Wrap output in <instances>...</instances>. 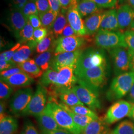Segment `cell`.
I'll return each mask as SVG.
<instances>
[{"label": "cell", "instance_id": "obj_52", "mask_svg": "<svg viewBox=\"0 0 134 134\" xmlns=\"http://www.w3.org/2000/svg\"><path fill=\"white\" fill-rule=\"evenodd\" d=\"M128 49L129 55L130 70L131 71L134 72V50Z\"/></svg>", "mask_w": 134, "mask_h": 134}, {"label": "cell", "instance_id": "obj_1", "mask_svg": "<svg viewBox=\"0 0 134 134\" xmlns=\"http://www.w3.org/2000/svg\"><path fill=\"white\" fill-rule=\"evenodd\" d=\"M46 107L61 128L72 134H82V131L75 123L71 115L59 105L55 98L49 99Z\"/></svg>", "mask_w": 134, "mask_h": 134}, {"label": "cell", "instance_id": "obj_7", "mask_svg": "<svg viewBox=\"0 0 134 134\" xmlns=\"http://www.w3.org/2000/svg\"><path fill=\"white\" fill-rule=\"evenodd\" d=\"M47 96L48 91L45 87L38 85L29 105L21 115H32L36 117L45 109L47 105Z\"/></svg>", "mask_w": 134, "mask_h": 134}, {"label": "cell", "instance_id": "obj_29", "mask_svg": "<svg viewBox=\"0 0 134 134\" xmlns=\"http://www.w3.org/2000/svg\"><path fill=\"white\" fill-rule=\"evenodd\" d=\"M68 24L67 18L63 12H60L55 19L52 27V30L56 37L61 35L66 26Z\"/></svg>", "mask_w": 134, "mask_h": 134}, {"label": "cell", "instance_id": "obj_13", "mask_svg": "<svg viewBox=\"0 0 134 134\" xmlns=\"http://www.w3.org/2000/svg\"><path fill=\"white\" fill-rule=\"evenodd\" d=\"M78 2L79 1H76L68 10L67 19L68 23L71 25L77 36H85L87 35V34L84 21L82 19V18L77 9Z\"/></svg>", "mask_w": 134, "mask_h": 134}, {"label": "cell", "instance_id": "obj_56", "mask_svg": "<svg viewBox=\"0 0 134 134\" xmlns=\"http://www.w3.org/2000/svg\"><path fill=\"white\" fill-rule=\"evenodd\" d=\"M128 2L129 3L128 5L134 9V0H128Z\"/></svg>", "mask_w": 134, "mask_h": 134}, {"label": "cell", "instance_id": "obj_59", "mask_svg": "<svg viewBox=\"0 0 134 134\" xmlns=\"http://www.w3.org/2000/svg\"><path fill=\"white\" fill-rule=\"evenodd\" d=\"M30 1H31V2H35L36 0H29Z\"/></svg>", "mask_w": 134, "mask_h": 134}, {"label": "cell", "instance_id": "obj_46", "mask_svg": "<svg viewBox=\"0 0 134 134\" xmlns=\"http://www.w3.org/2000/svg\"><path fill=\"white\" fill-rule=\"evenodd\" d=\"M16 67V65L12 60L10 61H5L0 60V70L3 71L13 68Z\"/></svg>", "mask_w": 134, "mask_h": 134}, {"label": "cell", "instance_id": "obj_30", "mask_svg": "<svg viewBox=\"0 0 134 134\" xmlns=\"http://www.w3.org/2000/svg\"><path fill=\"white\" fill-rule=\"evenodd\" d=\"M58 72L52 69H49L44 72L40 79V85L42 86H55L57 82Z\"/></svg>", "mask_w": 134, "mask_h": 134}, {"label": "cell", "instance_id": "obj_37", "mask_svg": "<svg viewBox=\"0 0 134 134\" xmlns=\"http://www.w3.org/2000/svg\"><path fill=\"white\" fill-rule=\"evenodd\" d=\"M13 91L12 87L4 81L0 82V97L1 100L8 99Z\"/></svg>", "mask_w": 134, "mask_h": 134}, {"label": "cell", "instance_id": "obj_36", "mask_svg": "<svg viewBox=\"0 0 134 134\" xmlns=\"http://www.w3.org/2000/svg\"><path fill=\"white\" fill-rule=\"evenodd\" d=\"M21 11L27 18H29L32 15H39L35 3L31 1L27 2L21 10Z\"/></svg>", "mask_w": 134, "mask_h": 134}, {"label": "cell", "instance_id": "obj_54", "mask_svg": "<svg viewBox=\"0 0 134 134\" xmlns=\"http://www.w3.org/2000/svg\"><path fill=\"white\" fill-rule=\"evenodd\" d=\"M5 103L3 101H1V104H0V117L1 119H3L4 117H5Z\"/></svg>", "mask_w": 134, "mask_h": 134}, {"label": "cell", "instance_id": "obj_49", "mask_svg": "<svg viewBox=\"0 0 134 134\" xmlns=\"http://www.w3.org/2000/svg\"><path fill=\"white\" fill-rule=\"evenodd\" d=\"M49 5L51 10L59 14L60 12L61 5L59 0H48Z\"/></svg>", "mask_w": 134, "mask_h": 134}, {"label": "cell", "instance_id": "obj_45", "mask_svg": "<svg viewBox=\"0 0 134 134\" xmlns=\"http://www.w3.org/2000/svg\"><path fill=\"white\" fill-rule=\"evenodd\" d=\"M28 19L34 29H38L41 27H43L40 18L37 15H30L28 18Z\"/></svg>", "mask_w": 134, "mask_h": 134}, {"label": "cell", "instance_id": "obj_6", "mask_svg": "<svg viewBox=\"0 0 134 134\" xmlns=\"http://www.w3.org/2000/svg\"><path fill=\"white\" fill-rule=\"evenodd\" d=\"M77 84L72 88L79 100L93 111L100 109L101 104L99 98L98 91L86 86L79 80Z\"/></svg>", "mask_w": 134, "mask_h": 134}, {"label": "cell", "instance_id": "obj_44", "mask_svg": "<svg viewBox=\"0 0 134 134\" xmlns=\"http://www.w3.org/2000/svg\"><path fill=\"white\" fill-rule=\"evenodd\" d=\"M23 134H38L37 131L32 123L29 121L26 122L24 126Z\"/></svg>", "mask_w": 134, "mask_h": 134}, {"label": "cell", "instance_id": "obj_24", "mask_svg": "<svg viewBox=\"0 0 134 134\" xmlns=\"http://www.w3.org/2000/svg\"><path fill=\"white\" fill-rule=\"evenodd\" d=\"M59 105L62 107L63 109L66 110L67 112L70 114L72 118V120L77 126L81 129L82 132L87 126L89 124L92 120L96 119V118L91 117L88 116L80 115L74 113L72 111L70 110L67 105L63 103L62 102H59Z\"/></svg>", "mask_w": 134, "mask_h": 134}, {"label": "cell", "instance_id": "obj_15", "mask_svg": "<svg viewBox=\"0 0 134 134\" xmlns=\"http://www.w3.org/2000/svg\"><path fill=\"white\" fill-rule=\"evenodd\" d=\"M117 12L119 30L129 28L134 21V9L128 4H124L120 6Z\"/></svg>", "mask_w": 134, "mask_h": 134}, {"label": "cell", "instance_id": "obj_22", "mask_svg": "<svg viewBox=\"0 0 134 134\" xmlns=\"http://www.w3.org/2000/svg\"><path fill=\"white\" fill-rule=\"evenodd\" d=\"M103 12H100L87 16L84 20V24L88 35L97 34L99 30Z\"/></svg>", "mask_w": 134, "mask_h": 134}, {"label": "cell", "instance_id": "obj_51", "mask_svg": "<svg viewBox=\"0 0 134 134\" xmlns=\"http://www.w3.org/2000/svg\"><path fill=\"white\" fill-rule=\"evenodd\" d=\"M14 5L15 6V8L19 10H22L25 5L27 3L28 0H13Z\"/></svg>", "mask_w": 134, "mask_h": 134}, {"label": "cell", "instance_id": "obj_5", "mask_svg": "<svg viewBox=\"0 0 134 134\" xmlns=\"http://www.w3.org/2000/svg\"><path fill=\"white\" fill-rule=\"evenodd\" d=\"M94 40L97 47L108 50L118 47L127 48L123 34L119 31L99 30L96 34Z\"/></svg>", "mask_w": 134, "mask_h": 134}, {"label": "cell", "instance_id": "obj_3", "mask_svg": "<svg viewBox=\"0 0 134 134\" xmlns=\"http://www.w3.org/2000/svg\"><path fill=\"white\" fill-rule=\"evenodd\" d=\"M134 84V72L130 71L117 76L111 82L107 92L109 99L119 100L127 96Z\"/></svg>", "mask_w": 134, "mask_h": 134}, {"label": "cell", "instance_id": "obj_33", "mask_svg": "<svg viewBox=\"0 0 134 134\" xmlns=\"http://www.w3.org/2000/svg\"><path fill=\"white\" fill-rule=\"evenodd\" d=\"M54 38V34L52 30H49L47 36L42 39L40 42H39L36 47L37 53H44L48 50L52 44Z\"/></svg>", "mask_w": 134, "mask_h": 134}, {"label": "cell", "instance_id": "obj_35", "mask_svg": "<svg viewBox=\"0 0 134 134\" xmlns=\"http://www.w3.org/2000/svg\"><path fill=\"white\" fill-rule=\"evenodd\" d=\"M68 107L70 110L76 114L90 116L96 119L99 118L95 113V112H94V111L84 105H76L74 106H68Z\"/></svg>", "mask_w": 134, "mask_h": 134}, {"label": "cell", "instance_id": "obj_4", "mask_svg": "<svg viewBox=\"0 0 134 134\" xmlns=\"http://www.w3.org/2000/svg\"><path fill=\"white\" fill-rule=\"evenodd\" d=\"M79 80L98 91L104 85L107 77V65L96 67L80 72L76 75Z\"/></svg>", "mask_w": 134, "mask_h": 134}, {"label": "cell", "instance_id": "obj_26", "mask_svg": "<svg viewBox=\"0 0 134 134\" xmlns=\"http://www.w3.org/2000/svg\"><path fill=\"white\" fill-rule=\"evenodd\" d=\"M18 129V121L13 117L5 116L0 120V134H14Z\"/></svg>", "mask_w": 134, "mask_h": 134}, {"label": "cell", "instance_id": "obj_9", "mask_svg": "<svg viewBox=\"0 0 134 134\" xmlns=\"http://www.w3.org/2000/svg\"><path fill=\"white\" fill-rule=\"evenodd\" d=\"M133 106L129 101L120 100L110 106L106 113L104 119L108 125L115 122L128 116Z\"/></svg>", "mask_w": 134, "mask_h": 134}, {"label": "cell", "instance_id": "obj_38", "mask_svg": "<svg viewBox=\"0 0 134 134\" xmlns=\"http://www.w3.org/2000/svg\"><path fill=\"white\" fill-rule=\"evenodd\" d=\"M20 43H17L10 50L1 53L0 55V60L5 61H11L16 51L20 47Z\"/></svg>", "mask_w": 134, "mask_h": 134}, {"label": "cell", "instance_id": "obj_58", "mask_svg": "<svg viewBox=\"0 0 134 134\" xmlns=\"http://www.w3.org/2000/svg\"><path fill=\"white\" fill-rule=\"evenodd\" d=\"M118 1L120 4H123V3H124L125 2H127L128 0H118Z\"/></svg>", "mask_w": 134, "mask_h": 134}, {"label": "cell", "instance_id": "obj_57", "mask_svg": "<svg viewBox=\"0 0 134 134\" xmlns=\"http://www.w3.org/2000/svg\"><path fill=\"white\" fill-rule=\"evenodd\" d=\"M129 29L130 30H132V31H134V21L133 22V23L131 25V26H130V27Z\"/></svg>", "mask_w": 134, "mask_h": 134}, {"label": "cell", "instance_id": "obj_11", "mask_svg": "<svg viewBox=\"0 0 134 134\" xmlns=\"http://www.w3.org/2000/svg\"><path fill=\"white\" fill-rule=\"evenodd\" d=\"M33 91L31 88H24L16 91L10 102V109L16 115L21 114L31 100Z\"/></svg>", "mask_w": 134, "mask_h": 134}, {"label": "cell", "instance_id": "obj_16", "mask_svg": "<svg viewBox=\"0 0 134 134\" xmlns=\"http://www.w3.org/2000/svg\"><path fill=\"white\" fill-rule=\"evenodd\" d=\"M55 96H57L62 101V102L68 106L76 105H84V104L79 100L75 92L72 88L56 87L54 91Z\"/></svg>", "mask_w": 134, "mask_h": 134}, {"label": "cell", "instance_id": "obj_31", "mask_svg": "<svg viewBox=\"0 0 134 134\" xmlns=\"http://www.w3.org/2000/svg\"><path fill=\"white\" fill-rule=\"evenodd\" d=\"M58 14L51 9L46 12L39 14V17L41 20L42 26L48 29V30L51 29Z\"/></svg>", "mask_w": 134, "mask_h": 134}, {"label": "cell", "instance_id": "obj_55", "mask_svg": "<svg viewBox=\"0 0 134 134\" xmlns=\"http://www.w3.org/2000/svg\"><path fill=\"white\" fill-rule=\"evenodd\" d=\"M129 118H130L132 120H133L134 121V104H133V107L131 110V112L129 113V115L128 116Z\"/></svg>", "mask_w": 134, "mask_h": 134}, {"label": "cell", "instance_id": "obj_28", "mask_svg": "<svg viewBox=\"0 0 134 134\" xmlns=\"http://www.w3.org/2000/svg\"><path fill=\"white\" fill-rule=\"evenodd\" d=\"M53 49H50L48 51L41 53L35 59V61L42 71H46L49 69L52 61Z\"/></svg>", "mask_w": 134, "mask_h": 134}, {"label": "cell", "instance_id": "obj_62", "mask_svg": "<svg viewBox=\"0 0 134 134\" xmlns=\"http://www.w3.org/2000/svg\"><path fill=\"white\" fill-rule=\"evenodd\" d=\"M21 134H23V133H21Z\"/></svg>", "mask_w": 134, "mask_h": 134}, {"label": "cell", "instance_id": "obj_34", "mask_svg": "<svg viewBox=\"0 0 134 134\" xmlns=\"http://www.w3.org/2000/svg\"><path fill=\"white\" fill-rule=\"evenodd\" d=\"M34 29L28 20L24 29L20 31L19 36L23 42H29V43L34 42L37 45L34 40Z\"/></svg>", "mask_w": 134, "mask_h": 134}, {"label": "cell", "instance_id": "obj_53", "mask_svg": "<svg viewBox=\"0 0 134 134\" xmlns=\"http://www.w3.org/2000/svg\"><path fill=\"white\" fill-rule=\"evenodd\" d=\"M127 99L130 102L134 104V84L127 94Z\"/></svg>", "mask_w": 134, "mask_h": 134}, {"label": "cell", "instance_id": "obj_40", "mask_svg": "<svg viewBox=\"0 0 134 134\" xmlns=\"http://www.w3.org/2000/svg\"><path fill=\"white\" fill-rule=\"evenodd\" d=\"M49 30L44 27H41L38 29H34V38L35 42L38 44L42 39L44 38L47 35Z\"/></svg>", "mask_w": 134, "mask_h": 134}, {"label": "cell", "instance_id": "obj_25", "mask_svg": "<svg viewBox=\"0 0 134 134\" xmlns=\"http://www.w3.org/2000/svg\"><path fill=\"white\" fill-rule=\"evenodd\" d=\"M24 72L32 78H38L43 75V71L38 66L34 59H29L24 62L18 65Z\"/></svg>", "mask_w": 134, "mask_h": 134}, {"label": "cell", "instance_id": "obj_20", "mask_svg": "<svg viewBox=\"0 0 134 134\" xmlns=\"http://www.w3.org/2000/svg\"><path fill=\"white\" fill-rule=\"evenodd\" d=\"M10 26L16 34L19 35L20 31L24 29L26 24L28 18H27L21 10L14 8L10 13Z\"/></svg>", "mask_w": 134, "mask_h": 134}, {"label": "cell", "instance_id": "obj_61", "mask_svg": "<svg viewBox=\"0 0 134 134\" xmlns=\"http://www.w3.org/2000/svg\"><path fill=\"white\" fill-rule=\"evenodd\" d=\"M113 134L112 133H110V134Z\"/></svg>", "mask_w": 134, "mask_h": 134}, {"label": "cell", "instance_id": "obj_50", "mask_svg": "<svg viewBox=\"0 0 134 134\" xmlns=\"http://www.w3.org/2000/svg\"><path fill=\"white\" fill-rule=\"evenodd\" d=\"M43 134H72L66 130L61 129L52 131H42Z\"/></svg>", "mask_w": 134, "mask_h": 134}, {"label": "cell", "instance_id": "obj_12", "mask_svg": "<svg viewBox=\"0 0 134 134\" xmlns=\"http://www.w3.org/2000/svg\"><path fill=\"white\" fill-rule=\"evenodd\" d=\"M83 50L81 49L70 52L61 53L55 56L51 62V68L58 72L61 68L65 67L76 68L77 63Z\"/></svg>", "mask_w": 134, "mask_h": 134}, {"label": "cell", "instance_id": "obj_23", "mask_svg": "<svg viewBox=\"0 0 134 134\" xmlns=\"http://www.w3.org/2000/svg\"><path fill=\"white\" fill-rule=\"evenodd\" d=\"M77 9L81 18L87 17L102 11V9L91 0H81L79 1Z\"/></svg>", "mask_w": 134, "mask_h": 134}, {"label": "cell", "instance_id": "obj_47", "mask_svg": "<svg viewBox=\"0 0 134 134\" xmlns=\"http://www.w3.org/2000/svg\"><path fill=\"white\" fill-rule=\"evenodd\" d=\"M72 36H77L74 29L72 28L71 25L69 23L67 24L66 27L63 31L61 36L62 37H69Z\"/></svg>", "mask_w": 134, "mask_h": 134}, {"label": "cell", "instance_id": "obj_21", "mask_svg": "<svg viewBox=\"0 0 134 134\" xmlns=\"http://www.w3.org/2000/svg\"><path fill=\"white\" fill-rule=\"evenodd\" d=\"M109 128L105 121L102 118L94 119L87 126L82 134H108Z\"/></svg>", "mask_w": 134, "mask_h": 134}, {"label": "cell", "instance_id": "obj_43", "mask_svg": "<svg viewBox=\"0 0 134 134\" xmlns=\"http://www.w3.org/2000/svg\"><path fill=\"white\" fill-rule=\"evenodd\" d=\"M21 72H24L21 69H20L19 67H14L3 71H1L0 73L1 77L5 78V77H10L16 74Z\"/></svg>", "mask_w": 134, "mask_h": 134}, {"label": "cell", "instance_id": "obj_32", "mask_svg": "<svg viewBox=\"0 0 134 134\" xmlns=\"http://www.w3.org/2000/svg\"><path fill=\"white\" fill-rule=\"evenodd\" d=\"M113 134H134V122L130 120L122 121L112 132Z\"/></svg>", "mask_w": 134, "mask_h": 134}, {"label": "cell", "instance_id": "obj_8", "mask_svg": "<svg viewBox=\"0 0 134 134\" xmlns=\"http://www.w3.org/2000/svg\"><path fill=\"white\" fill-rule=\"evenodd\" d=\"M118 47L108 50L116 76L131 71L128 49Z\"/></svg>", "mask_w": 134, "mask_h": 134}, {"label": "cell", "instance_id": "obj_42", "mask_svg": "<svg viewBox=\"0 0 134 134\" xmlns=\"http://www.w3.org/2000/svg\"><path fill=\"white\" fill-rule=\"evenodd\" d=\"M101 9L112 8L114 7L118 0H91Z\"/></svg>", "mask_w": 134, "mask_h": 134}, {"label": "cell", "instance_id": "obj_39", "mask_svg": "<svg viewBox=\"0 0 134 134\" xmlns=\"http://www.w3.org/2000/svg\"><path fill=\"white\" fill-rule=\"evenodd\" d=\"M125 43L127 48L134 50V31L127 30L123 33Z\"/></svg>", "mask_w": 134, "mask_h": 134}, {"label": "cell", "instance_id": "obj_14", "mask_svg": "<svg viewBox=\"0 0 134 134\" xmlns=\"http://www.w3.org/2000/svg\"><path fill=\"white\" fill-rule=\"evenodd\" d=\"M75 68L65 67L58 71L57 82L55 87L72 88L76 85L78 79L75 74Z\"/></svg>", "mask_w": 134, "mask_h": 134}, {"label": "cell", "instance_id": "obj_2", "mask_svg": "<svg viewBox=\"0 0 134 134\" xmlns=\"http://www.w3.org/2000/svg\"><path fill=\"white\" fill-rule=\"evenodd\" d=\"M107 65L105 54L102 49L89 48L81 53L77 63L75 74L96 67Z\"/></svg>", "mask_w": 134, "mask_h": 134}, {"label": "cell", "instance_id": "obj_19", "mask_svg": "<svg viewBox=\"0 0 134 134\" xmlns=\"http://www.w3.org/2000/svg\"><path fill=\"white\" fill-rule=\"evenodd\" d=\"M36 118L42 131H52L62 129L58 124L46 107Z\"/></svg>", "mask_w": 134, "mask_h": 134}, {"label": "cell", "instance_id": "obj_10", "mask_svg": "<svg viewBox=\"0 0 134 134\" xmlns=\"http://www.w3.org/2000/svg\"><path fill=\"white\" fill-rule=\"evenodd\" d=\"M84 36H72L60 37L55 43L54 55L65 52H70L80 49L86 44Z\"/></svg>", "mask_w": 134, "mask_h": 134}, {"label": "cell", "instance_id": "obj_60", "mask_svg": "<svg viewBox=\"0 0 134 134\" xmlns=\"http://www.w3.org/2000/svg\"><path fill=\"white\" fill-rule=\"evenodd\" d=\"M77 1H79H79H81V0H77Z\"/></svg>", "mask_w": 134, "mask_h": 134}, {"label": "cell", "instance_id": "obj_41", "mask_svg": "<svg viewBox=\"0 0 134 134\" xmlns=\"http://www.w3.org/2000/svg\"><path fill=\"white\" fill-rule=\"evenodd\" d=\"M39 14L51 10L48 0H36L35 2Z\"/></svg>", "mask_w": 134, "mask_h": 134}, {"label": "cell", "instance_id": "obj_48", "mask_svg": "<svg viewBox=\"0 0 134 134\" xmlns=\"http://www.w3.org/2000/svg\"><path fill=\"white\" fill-rule=\"evenodd\" d=\"M62 11H68L77 0H59Z\"/></svg>", "mask_w": 134, "mask_h": 134}, {"label": "cell", "instance_id": "obj_27", "mask_svg": "<svg viewBox=\"0 0 134 134\" xmlns=\"http://www.w3.org/2000/svg\"><path fill=\"white\" fill-rule=\"evenodd\" d=\"M31 53L32 48L27 45H23L16 51L12 60L18 65L23 63L29 59Z\"/></svg>", "mask_w": 134, "mask_h": 134}, {"label": "cell", "instance_id": "obj_18", "mask_svg": "<svg viewBox=\"0 0 134 134\" xmlns=\"http://www.w3.org/2000/svg\"><path fill=\"white\" fill-rule=\"evenodd\" d=\"M1 81L5 82L12 87H27L34 81V78L25 72L18 73L8 77H1Z\"/></svg>", "mask_w": 134, "mask_h": 134}, {"label": "cell", "instance_id": "obj_17", "mask_svg": "<svg viewBox=\"0 0 134 134\" xmlns=\"http://www.w3.org/2000/svg\"><path fill=\"white\" fill-rule=\"evenodd\" d=\"M99 30L110 31L119 30L117 10L112 9L103 12Z\"/></svg>", "mask_w": 134, "mask_h": 134}]
</instances>
